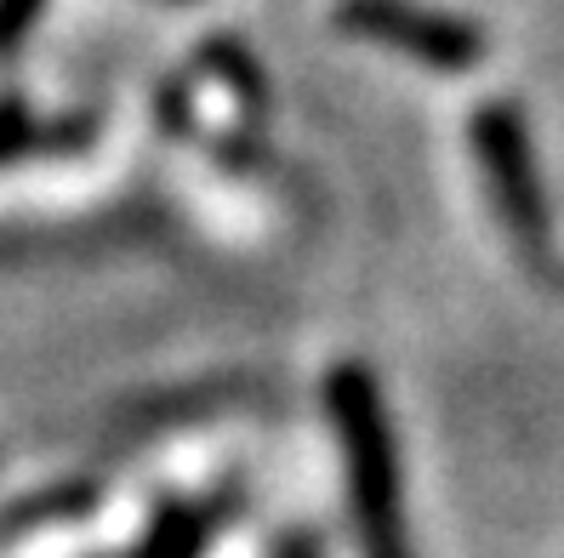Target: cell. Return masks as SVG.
<instances>
[{
    "instance_id": "obj_4",
    "label": "cell",
    "mask_w": 564,
    "mask_h": 558,
    "mask_svg": "<svg viewBox=\"0 0 564 558\" xmlns=\"http://www.w3.org/2000/svg\"><path fill=\"white\" fill-rule=\"evenodd\" d=\"M240 507V496H212V502H177L154 518V530L143 536L138 558H200L206 541L217 536V518Z\"/></svg>"
},
{
    "instance_id": "obj_5",
    "label": "cell",
    "mask_w": 564,
    "mask_h": 558,
    "mask_svg": "<svg viewBox=\"0 0 564 558\" xmlns=\"http://www.w3.org/2000/svg\"><path fill=\"white\" fill-rule=\"evenodd\" d=\"M41 12H46V0H0V57H12L29 41V29L41 23Z\"/></svg>"
},
{
    "instance_id": "obj_3",
    "label": "cell",
    "mask_w": 564,
    "mask_h": 558,
    "mask_svg": "<svg viewBox=\"0 0 564 558\" xmlns=\"http://www.w3.org/2000/svg\"><path fill=\"white\" fill-rule=\"evenodd\" d=\"M337 29L354 41L388 46L400 57H416L427 69L462 75L485 63L490 41L474 18H456L440 7H422V0H337Z\"/></svg>"
},
{
    "instance_id": "obj_2",
    "label": "cell",
    "mask_w": 564,
    "mask_h": 558,
    "mask_svg": "<svg viewBox=\"0 0 564 558\" xmlns=\"http://www.w3.org/2000/svg\"><path fill=\"white\" fill-rule=\"evenodd\" d=\"M468 143H474V160H479L485 194H490L496 217H502V228L513 234V245L530 262H547L553 256V211H547V183H542V166H536V149H530L519 103H508V97L479 103L474 125H468Z\"/></svg>"
},
{
    "instance_id": "obj_1",
    "label": "cell",
    "mask_w": 564,
    "mask_h": 558,
    "mask_svg": "<svg viewBox=\"0 0 564 558\" xmlns=\"http://www.w3.org/2000/svg\"><path fill=\"white\" fill-rule=\"evenodd\" d=\"M325 411L337 428L343 479H348V513L359 558H416L411 518H405V484H400V450H393L382 387L365 365H337L325 376Z\"/></svg>"
}]
</instances>
